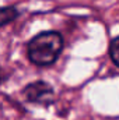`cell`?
<instances>
[{
	"label": "cell",
	"instance_id": "6da1fadb",
	"mask_svg": "<svg viewBox=\"0 0 119 120\" xmlns=\"http://www.w3.org/2000/svg\"><path fill=\"white\" fill-rule=\"evenodd\" d=\"M63 49V38L56 31L41 32L28 43V57L36 66H51L59 57Z\"/></svg>",
	"mask_w": 119,
	"mask_h": 120
},
{
	"label": "cell",
	"instance_id": "7a4b0ae2",
	"mask_svg": "<svg viewBox=\"0 0 119 120\" xmlns=\"http://www.w3.org/2000/svg\"><path fill=\"white\" fill-rule=\"evenodd\" d=\"M23 95L28 102L36 105H49L55 99V92L52 87L45 81H35L28 84L23 91Z\"/></svg>",
	"mask_w": 119,
	"mask_h": 120
},
{
	"label": "cell",
	"instance_id": "3957f363",
	"mask_svg": "<svg viewBox=\"0 0 119 120\" xmlns=\"http://www.w3.org/2000/svg\"><path fill=\"white\" fill-rule=\"evenodd\" d=\"M18 17V11L14 7H4L1 10L0 18H1V27H4L6 24H8L10 21H13L14 18Z\"/></svg>",
	"mask_w": 119,
	"mask_h": 120
},
{
	"label": "cell",
	"instance_id": "277c9868",
	"mask_svg": "<svg viewBox=\"0 0 119 120\" xmlns=\"http://www.w3.org/2000/svg\"><path fill=\"white\" fill-rule=\"evenodd\" d=\"M109 56H111L112 61L115 63V66L119 67V36L115 38L109 45Z\"/></svg>",
	"mask_w": 119,
	"mask_h": 120
}]
</instances>
